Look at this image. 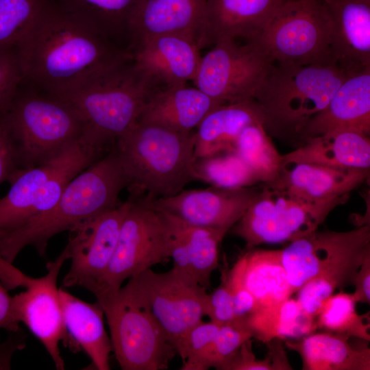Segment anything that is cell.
I'll use <instances>...</instances> for the list:
<instances>
[{
	"mask_svg": "<svg viewBox=\"0 0 370 370\" xmlns=\"http://www.w3.org/2000/svg\"><path fill=\"white\" fill-rule=\"evenodd\" d=\"M195 130L177 132L138 121L114 146L134 195L147 202L175 195L195 180ZM134 196V197H135Z\"/></svg>",
	"mask_w": 370,
	"mask_h": 370,
	"instance_id": "277c9868",
	"label": "cell"
},
{
	"mask_svg": "<svg viewBox=\"0 0 370 370\" xmlns=\"http://www.w3.org/2000/svg\"><path fill=\"white\" fill-rule=\"evenodd\" d=\"M369 175V169L283 161L278 178L267 185L286 190L306 199L323 200L349 194Z\"/></svg>",
	"mask_w": 370,
	"mask_h": 370,
	"instance_id": "44dd1931",
	"label": "cell"
},
{
	"mask_svg": "<svg viewBox=\"0 0 370 370\" xmlns=\"http://www.w3.org/2000/svg\"><path fill=\"white\" fill-rule=\"evenodd\" d=\"M69 259L65 247L54 261L47 264L44 276L32 278L0 256V282L8 290L24 289L12 297L16 319L40 341L59 370L64 369L60 343L73 351L79 348L66 329L57 285L61 268Z\"/></svg>",
	"mask_w": 370,
	"mask_h": 370,
	"instance_id": "30bf717a",
	"label": "cell"
},
{
	"mask_svg": "<svg viewBox=\"0 0 370 370\" xmlns=\"http://www.w3.org/2000/svg\"><path fill=\"white\" fill-rule=\"evenodd\" d=\"M255 123H263V116L254 99L215 107L195 130L194 160L234 151L236 141L243 130Z\"/></svg>",
	"mask_w": 370,
	"mask_h": 370,
	"instance_id": "cb8c5ba5",
	"label": "cell"
},
{
	"mask_svg": "<svg viewBox=\"0 0 370 370\" xmlns=\"http://www.w3.org/2000/svg\"><path fill=\"white\" fill-rule=\"evenodd\" d=\"M234 152L255 173L260 182L269 184L278 177L283 163L262 123L245 127L238 136Z\"/></svg>",
	"mask_w": 370,
	"mask_h": 370,
	"instance_id": "836d02e7",
	"label": "cell"
},
{
	"mask_svg": "<svg viewBox=\"0 0 370 370\" xmlns=\"http://www.w3.org/2000/svg\"><path fill=\"white\" fill-rule=\"evenodd\" d=\"M334 25L336 64L349 74L370 68V0H323Z\"/></svg>",
	"mask_w": 370,
	"mask_h": 370,
	"instance_id": "ffe728a7",
	"label": "cell"
},
{
	"mask_svg": "<svg viewBox=\"0 0 370 370\" xmlns=\"http://www.w3.org/2000/svg\"><path fill=\"white\" fill-rule=\"evenodd\" d=\"M206 2V0H139L130 24V45L147 37L176 34L194 38L199 45Z\"/></svg>",
	"mask_w": 370,
	"mask_h": 370,
	"instance_id": "7402d4cb",
	"label": "cell"
},
{
	"mask_svg": "<svg viewBox=\"0 0 370 370\" xmlns=\"http://www.w3.org/2000/svg\"><path fill=\"white\" fill-rule=\"evenodd\" d=\"M0 282V329L16 333L19 331V323L14 317L12 297Z\"/></svg>",
	"mask_w": 370,
	"mask_h": 370,
	"instance_id": "bcb514c9",
	"label": "cell"
},
{
	"mask_svg": "<svg viewBox=\"0 0 370 370\" xmlns=\"http://www.w3.org/2000/svg\"><path fill=\"white\" fill-rule=\"evenodd\" d=\"M220 370H273V367L269 354L264 359L256 358L253 352L251 338L241 345Z\"/></svg>",
	"mask_w": 370,
	"mask_h": 370,
	"instance_id": "ee69618b",
	"label": "cell"
},
{
	"mask_svg": "<svg viewBox=\"0 0 370 370\" xmlns=\"http://www.w3.org/2000/svg\"><path fill=\"white\" fill-rule=\"evenodd\" d=\"M287 1L206 0L199 48L224 39L254 40Z\"/></svg>",
	"mask_w": 370,
	"mask_h": 370,
	"instance_id": "ac0fdd59",
	"label": "cell"
},
{
	"mask_svg": "<svg viewBox=\"0 0 370 370\" xmlns=\"http://www.w3.org/2000/svg\"><path fill=\"white\" fill-rule=\"evenodd\" d=\"M59 297L64 325L71 339L84 351L95 369H110L112 346L99 302H86L62 288H59Z\"/></svg>",
	"mask_w": 370,
	"mask_h": 370,
	"instance_id": "d4e9b609",
	"label": "cell"
},
{
	"mask_svg": "<svg viewBox=\"0 0 370 370\" xmlns=\"http://www.w3.org/2000/svg\"><path fill=\"white\" fill-rule=\"evenodd\" d=\"M127 182L114 148L76 175L49 210L18 225L0 230V256L12 263L33 246L44 256L50 238L75 225L118 206Z\"/></svg>",
	"mask_w": 370,
	"mask_h": 370,
	"instance_id": "3957f363",
	"label": "cell"
},
{
	"mask_svg": "<svg viewBox=\"0 0 370 370\" xmlns=\"http://www.w3.org/2000/svg\"><path fill=\"white\" fill-rule=\"evenodd\" d=\"M351 74L336 64H274L255 95L267 133L298 140L305 123L322 110Z\"/></svg>",
	"mask_w": 370,
	"mask_h": 370,
	"instance_id": "5b68a950",
	"label": "cell"
},
{
	"mask_svg": "<svg viewBox=\"0 0 370 370\" xmlns=\"http://www.w3.org/2000/svg\"><path fill=\"white\" fill-rule=\"evenodd\" d=\"M47 3V0H0V48L16 47Z\"/></svg>",
	"mask_w": 370,
	"mask_h": 370,
	"instance_id": "74e56055",
	"label": "cell"
},
{
	"mask_svg": "<svg viewBox=\"0 0 370 370\" xmlns=\"http://www.w3.org/2000/svg\"><path fill=\"white\" fill-rule=\"evenodd\" d=\"M245 320L252 337L264 343L275 339H298L317 330L315 318L291 297L256 308Z\"/></svg>",
	"mask_w": 370,
	"mask_h": 370,
	"instance_id": "83f0119b",
	"label": "cell"
},
{
	"mask_svg": "<svg viewBox=\"0 0 370 370\" xmlns=\"http://www.w3.org/2000/svg\"><path fill=\"white\" fill-rule=\"evenodd\" d=\"M110 330L112 352L123 370H164L177 351L150 313L123 286L94 295Z\"/></svg>",
	"mask_w": 370,
	"mask_h": 370,
	"instance_id": "ba28073f",
	"label": "cell"
},
{
	"mask_svg": "<svg viewBox=\"0 0 370 370\" xmlns=\"http://www.w3.org/2000/svg\"><path fill=\"white\" fill-rule=\"evenodd\" d=\"M221 325L200 321L187 333L179 354L184 366L196 359L212 342Z\"/></svg>",
	"mask_w": 370,
	"mask_h": 370,
	"instance_id": "ab89813d",
	"label": "cell"
},
{
	"mask_svg": "<svg viewBox=\"0 0 370 370\" xmlns=\"http://www.w3.org/2000/svg\"><path fill=\"white\" fill-rule=\"evenodd\" d=\"M354 291L352 293L358 303L369 304L370 301V254L364 260L352 283Z\"/></svg>",
	"mask_w": 370,
	"mask_h": 370,
	"instance_id": "f6af8a7d",
	"label": "cell"
},
{
	"mask_svg": "<svg viewBox=\"0 0 370 370\" xmlns=\"http://www.w3.org/2000/svg\"><path fill=\"white\" fill-rule=\"evenodd\" d=\"M242 258L243 281L255 300L256 309L291 297L293 293L280 249H251Z\"/></svg>",
	"mask_w": 370,
	"mask_h": 370,
	"instance_id": "f1b7e54d",
	"label": "cell"
},
{
	"mask_svg": "<svg viewBox=\"0 0 370 370\" xmlns=\"http://www.w3.org/2000/svg\"><path fill=\"white\" fill-rule=\"evenodd\" d=\"M205 316H208L210 321L219 325L228 323L236 318L225 271L222 272L219 286L211 293H207L205 301Z\"/></svg>",
	"mask_w": 370,
	"mask_h": 370,
	"instance_id": "60d3db41",
	"label": "cell"
},
{
	"mask_svg": "<svg viewBox=\"0 0 370 370\" xmlns=\"http://www.w3.org/2000/svg\"><path fill=\"white\" fill-rule=\"evenodd\" d=\"M138 2L139 0H60V6L111 40L123 34L129 36L130 21Z\"/></svg>",
	"mask_w": 370,
	"mask_h": 370,
	"instance_id": "d6a6232c",
	"label": "cell"
},
{
	"mask_svg": "<svg viewBox=\"0 0 370 370\" xmlns=\"http://www.w3.org/2000/svg\"><path fill=\"white\" fill-rule=\"evenodd\" d=\"M193 171L195 180L218 188H241L260 183L253 171L234 151L196 158Z\"/></svg>",
	"mask_w": 370,
	"mask_h": 370,
	"instance_id": "d590c367",
	"label": "cell"
},
{
	"mask_svg": "<svg viewBox=\"0 0 370 370\" xmlns=\"http://www.w3.org/2000/svg\"><path fill=\"white\" fill-rule=\"evenodd\" d=\"M267 344L269 345L268 354L271 358L273 370L293 369L287 360L280 340L275 339Z\"/></svg>",
	"mask_w": 370,
	"mask_h": 370,
	"instance_id": "7dc6e473",
	"label": "cell"
},
{
	"mask_svg": "<svg viewBox=\"0 0 370 370\" xmlns=\"http://www.w3.org/2000/svg\"><path fill=\"white\" fill-rule=\"evenodd\" d=\"M160 87L135 64L130 53L52 97L66 102L79 114L84 125L82 140L106 154L138 121L149 99Z\"/></svg>",
	"mask_w": 370,
	"mask_h": 370,
	"instance_id": "7a4b0ae2",
	"label": "cell"
},
{
	"mask_svg": "<svg viewBox=\"0 0 370 370\" xmlns=\"http://www.w3.org/2000/svg\"><path fill=\"white\" fill-rule=\"evenodd\" d=\"M171 236L162 212L133 200L112 258L103 275L87 290L94 294L119 289L130 278L171 258Z\"/></svg>",
	"mask_w": 370,
	"mask_h": 370,
	"instance_id": "8fae6325",
	"label": "cell"
},
{
	"mask_svg": "<svg viewBox=\"0 0 370 370\" xmlns=\"http://www.w3.org/2000/svg\"><path fill=\"white\" fill-rule=\"evenodd\" d=\"M352 293L332 294L323 302L315 317L317 330L341 334L369 341V312L359 314Z\"/></svg>",
	"mask_w": 370,
	"mask_h": 370,
	"instance_id": "e575fe53",
	"label": "cell"
},
{
	"mask_svg": "<svg viewBox=\"0 0 370 370\" xmlns=\"http://www.w3.org/2000/svg\"><path fill=\"white\" fill-rule=\"evenodd\" d=\"M370 254L369 224L346 232L333 231L318 273L297 291V300L315 318L325 300L352 281L365 258Z\"/></svg>",
	"mask_w": 370,
	"mask_h": 370,
	"instance_id": "9a60e30c",
	"label": "cell"
},
{
	"mask_svg": "<svg viewBox=\"0 0 370 370\" xmlns=\"http://www.w3.org/2000/svg\"><path fill=\"white\" fill-rule=\"evenodd\" d=\"M349 338L330 332H314L296 341L288 340L286 345L300 356L303 370H369V348H354Z\"/></svg>",
	"mask_w": 370,
	"mask_h": 370,
	"instance_id": "4316f807",
	"label": "cell"
},
{
	"mask_svg": "<svg viewBox=\"0 0 370 370\" xmlns=\"http://www.w3.org/2000/svg\"><path fill=\"white\" fill-rule=\"evenodd\" d=\"M159 211L170 230L184 243L198 284L208 289L211 275L219 266V243L227 231L191 225L167 212Z\"/></svg>",
	"mask_w": 370,
	"mask_h": 370,
	"instance_id": "4dcf8cb0",
	"label": "cell"
},
{
	"mask_svg": "<svg viewBox=\"0 0 370 370\" xmlns=\"http://www.w3.org/2000/svg\"><path fill=\"white\" fill-rule=\"evenodd\" d=\"M274 64L255 42L224 39L201 56L193 82L223 104L246 101L254 99Z\"/></svg>",
	"mask_w": 370,
	"mask_h": 370,
	"instance_id": "7c38bea8",
	"label": "cell"
},
{
	"mask_svg": "<svg viewBox=\"0 0 370 370\" xmlns=\"http://www.w3.org/2000/svg\"><path fill=\"white\" fill-rule=\"evenodd\" d=\"M14 48L23 78L51 96L71 90L130 54L87 23L49 3Z\"/></svg>",
	"mask_w": 370,
	"mask_h": 370,
	"instance_id": "6da1fadb",
	"label": "cell"
},
{
	"mask_svg": "<svg viewBox=\"0 0 370 370\" xmlns=\"http://www.w3.org/2000/svg\"><path fill=\"white\" fill-rule=\"evenodd\" d=\"M6 117L20 169L41 164L82 138L84 125L77 112L49 95L19 96L17 92Z\"/></svg>",
	"mask_w": 370,
	"mask_h": 370,
	"instance_id": "8992f818",
	"label": "cell"
},
{
	"mask_svg": "<svg viewBox=\"0 0 370 370\" xmlns=\"http://www.w3.org/2000/svg\"><path fill=\"white\" fill-rule=\"evenodd\" d=\"M123 286L149 310L179 355L187 333L205 316L206 290L188 284L171 269H148Z\"/></svg>",
	"mask_w": 370,
	"mask_h": 370,
	"instance_id": "4fadbf2b",
	"label": "cell"
},
{
	"mask_svg": "<svg viewBox=\"0 0 370 370\" xmlns=\"http://www.w3.org/2000/svg\"><path fill=\"white\" fill-rule=\"evenodd\" d=\"M243 260L241 256L234 266L225 271L227 286L232 296L236 317H246L256 308V302L243 281Z\"/></svg>",
	"mask_w": 370,
	"mask_h": 370,
	"instance_id": "b9f144b4",
	"label": "cell"
},
{
	"mask_svg": "<svg viewBox=\"0 0 370 370\" xmlns=\"http://www.w3.org/2000/svg\"><path fill=\"white\" fill-rule=\"evenodd\" d=\"M349 194L309 200L286 190L264 184L232 232L247 248L264 243L293 241L318 230L330 212L345 203Z\"/></svg>",
	"mask_w": 370,
	"mask_h": 370,
	"instance_id": "9c48e42d",
	"label": "cell"
},
{
	"mask_svg": "<svg viewBox=\"0 0 370 370\" xmlns=\"http://www.w3.org/2000/svg\"><path fill=\"white\" fill-rule=\"evenodd\" d=\"M22 79L15 48H0V113L8 110Z\"/></svg>",
	"mask_w": 370,
	"mask_h": 370,
	"instance_id": "f35d334b",
	"label": "cell"
},
{
	"mask_svg": "<svg viewBox=\"0 0 370 370\" xmlns=\"http://www.w3.org/2000/svg\"><path fill=\"white\" fill-rule=\"evenodd\" d=\"M130 45L129 51L135 64L160 87L186 85L197 75L200 48L190 36L161 34Z\"/></svg>",
	"mask_w": 370,
	"mask_h": 370,
	"instance_id": "e0dca14e",
	"label": "cell"
},
{
	"mask_svg": "<svg viewBox=\"0 0 370 370\" xmlns=\"http://www.w3.org/2000/svg\"><path fill=\"white\" fill-rule=\"evenodd\" d=\"M21 170L16 162L5 111L0 113V184H10Z\"/></svg>",
	"mask_w": 370,
	"mask_h": 370,
	"instance_id": "7bdbcfd3",
	"label": "cell"
},
{
	"mask_svg": "<svg viewBox=\"0 0 370 370\" xmlns=\"http://www.w3.org/2000/svg\"><path fill=\"white\" fill-rule=\"evenodd\" d=\"M252 41L275 64H336L333 21L323 0H288Z\"/></svg>",
	"mask_w": 370,
	"mask_h": 370,
	"instance_id": "52a82bcc",
	"label": "cell"
},
{
	"mask_svg": "<svg viewBox=\"0 0 370 370\" xmlns=\"http://www.w3.org/2000/svg\"><path fill=\"white\" fill-rule=\"evenodd\" d=\"M132 203L129 199L69 230L65 247L71 267L62 280L63 286L88 289L103 275L112 258L123 221Z\"/></svg>",
	"mask_w": 370,
	"mask_h": 370,
	"instance_id": "5bb4252c",
	"label": "cell"
},
{
	"mask_svg": "<svg viewBox=\"0 0 370 370\" xmlns=\"http://www.w3.org/2000/svg\"><path fill=\"white\" fill-rule=\"evenodd\" d=\"M282 160L332 167L369 169V136L354 131H341L314 137L282 155Z\"/></svg>",
	"mask_w": 370,
	"mask_h": 370,
	"instance_id": "484cf974",
	"label": "cell"
},
{
	"mask_svg": "<svg viewBox=\"0 0 370 370\" xmlns=\"http://www.w3.org/2000/svg\"><path fill=\"white\" fill-rule=\"evenodd\" d=\"M221 104L197 87L162 86L150 97L138 121L177 132H190Z\"/></svg>",
	"mask_w": 370,
	"mask_h": 370,
	"instance_id": "603a6c76",
	"label": "cell"
},
{
	"mask_svg": "<svg viewBox=\"0 0 370 370\" xmlns=\"http://www.w3.org/2000/svg\"><path fill=\"white\" fill-rule=\"evenodd\" d=\"M253 338L245 317H237L221 325L212 342L193 361L182 366V370H206L211 367L220 370L222 365L240 348Z\"/></svg>",
	"mask_w": 370,
	"mask_h": 370,
	"instance_id": "8d00e7d4",
	"label": "cell"
},
{
	"mask_svg": "<svg viewBox=\"0 0 370 370\" xmlns=\"http://www.w3.org/2000/svg\"><path fill=\"white\" fill-rule=\"evenodd\" d=\"M332 230L312 232L280 249L283 267L293 294L318 273L327 254Z\"/></svg>",
	"mask_w": 370,
	"mask_h": 370,
	"instance_id": "1f68e13d",
	"label": "cell"
},
{
	"mask_svg": "<svg viewBox=\"0 0 370 370\" xmlns=\"http://www.w3.org/2000/svg\"><path fill=\"white\" fill-rule=\"evenodd\" d=\"M354 131L370 134V68L349 75L327 106L301 128L297 141L325 134Z\"/></svg>",
	"mask_w": 370,
	"mask_h": 370,
	"instance_id": "d6986e66",
	"label": "cell"
},
{
	"mask_svg": "<svg viewBox=\"0 0 370 370\" xmlns=\"http://www.w3.org/2000/svg\"><path fill=\"white\" fill-rule=\"evenodd\" d=\"M260 188L182 190L177 194L147 202L191 225L228 231L243 216Z\"/></svg>",
	"mask_w": 370,
	"mask_h": 370,
	"instance_id": "2e32d148",
	"label": "cell"
},
{
	"mask_svg": "<svg viewBox=\"0 0 370 370\" xmlns=\"http://www.w3.org/2000/svg\"><path fill=\"white\" fill-rule=\"evenodd\" d=\"M70 145L49 160L22 169L13 180L8 193L0 199V230L14 227L30 217L45 184L62 162Z\"/></svg>",
	"mask_w": 370,
	"mask_h": 370,
	"instance_id": "f546056e",
	"label": "cell"
}]
</instances>
